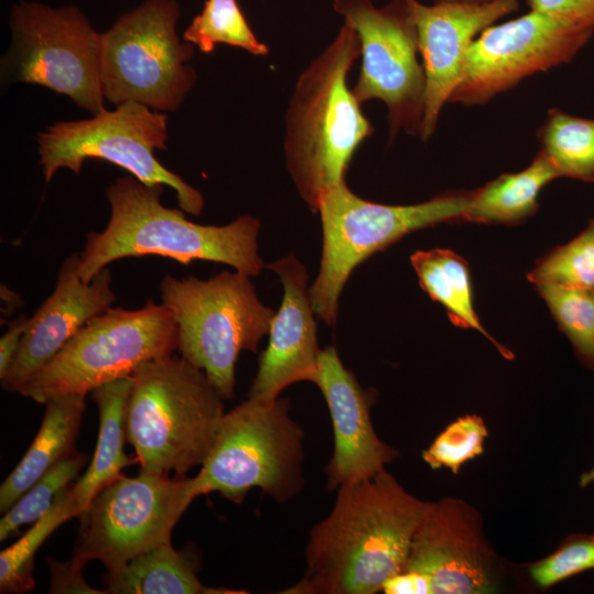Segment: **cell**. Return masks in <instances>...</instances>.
I'll list each match as a JSON object with an SVG mask.
<instances>
[{
    "label": "cell",
    "mask_w": 594,
    "mask_h": 594,
    "mask_svg": "<svg viewBox=\"0 0 594 594\" xmlns=\"http://www.w3.org/2000/svg\"><path fill=\"white\" fill-rule=\"evenodd\" d=\"M429 502L386 470L340 486L329 515L309 532L302 578L284 594H374L405 568Z\"/></svg>",
    "instance_id": "1"
},
{
    "label": "cell",
    "mask_w": 594,
    "mask_h": 594,
    "mask_svg": "<svg viewBox=\"0 0 594 594\" xmlns=\"http://www.w3.org/2000/svg\"><path fill=\"white\" fill-rule=\"evenodd\" d=\"M163 185H146L132 175L118 178L107 190L111 212L101 232H89L79 253L84 282L110 263L131 256L158 255L189 265L194 261L222 263L249 276L258 275L260 220L240 216L226 226L189 221L183 210L161 202Z\"/></svg>",
    "instance_id": "2"
},
{
    "label": "cell",
    "mask_w": 594,
    "mask_h": 594,
    "mask_svg": "<svg viewBox=\"0 0 594 594\" xmlns=\"http://www.w3.org/2000/svg\"><path fill=\"white\" fill-rule=\"evenodd\" d=\"M360 38L344 22L299 76L285 118L287 169L301 199L318 212L327 193L345 182L352 156L373 125L346 84Z\"/></svg>",
    "instance_id": "3"
},
{
    "label": "cell",
    "mask_w": 594,
    "mask_h": 594,
    "mask_svg": "<svg viewBox=\"0 0 594 594\" xmlns=\"http://www.w3.org/2000/svg\"><path fill=\"white\" fill-rule=\"evenodd\" d=\"M224 414L223 398L202 370L182 356L152 360L132 375L127 442L141 471L186 476L202 464Z\"/></svg>",
    "instance_id": "4"
},
{
    "label": "cell",
    "mask_w": 594,
    "mask_h": 594,
    "mask_svg": "<svg viewBox=\"0 0 594 594\" xmlns=\"http://www.w3.org/2000/svg\"><path fill=\"white\" fill-rule=\"evenodd\" d=\"M160 292L177 327L180 356L202 370L223 399H232L239 354L257 352L274 310L261 302L251 276L239 271L206 280L166 275Z\"/></svg>",
    "instance_id": "5"
},
{
    "label": "cell",
    "mask_w": 594,
    "mask_h": 594,
    "mask_svg": "<svg viewBox=\"0 0 594 594\" xmlns=\"http://www.w3.org/2000/svg\"><path fill=\"white\" fill-rule=\"evenodd\" d=\"M304 431L289 414L286 398H248L222 417L212 446L193 477L198 496L219 493L242 504L251 488L277 503L305 485Z\"/></svg>",
    "instance_id": "6"
},
{
    "label": "cell",
    "mask_w": 594,
    "mask_h": 594,
    "mask_svg": "<svg viewBox=\"0 0 594 594\" xmlns=\"http://www.w3.org/2000/svg\"><path fill=\"white\" fill-rule=\"evenodd\" d=\"M471 191H447L415 205H383L355 195L345 182L322 198L318 212L322 252L309 288L316 316L337 321L339 298L353 270L410 232L438 223L462 222Z\"/></svg>",
    "instance_id": "7"
},
{
    "label": "cell",
    "mask_w": 594,
    "mask_h": 594,
    "mask_svg": "<svg viewBox=\"0 0 594 594\" xmlns=\"http://www.w3.org/2000/svg\"><path fill=\"white\" fill-rule=\"evenodd\" d=\"M177 348V327L163 304L147 300L134 310L110 307L89 320L18 394L40 404L63 394L87 395L132 376L146 362L173 355Z\"/></svg>",
    "instance_id": "8"
},
{
    "label": "cell",
    "mask_w": 594,
    "mask_h": 594,
    "mask_svg": "<svg viewBox=\"0 0 594 594\" xmlns=\"http://www.w3.org/2000/svg\"><path fill=\"white\" fill-rule=\"evenodd\" d=\"M179 12L175 0H145L102 33L106 99L117 106L135 101L160 112L179 108L197 79L187 65L194 45L176 33Z\"/></svg>",
    "instance_id": "9"
},
{
    "label": "cell",
    "mask_w": 594,
    "mask_h": 594,
    "mask_svg": "<svg viewBox=\"0 0 594 594\" xmlns=\"http://www.w3.org/2000/svg\"><path fill=\"white\" fill-rule=\"evenodd\" d=\"M167 118L145 105L125 101L91 119L55 122L37 135L45 182H51L59 168L79 174L87 158H100L124 168L143 184L173 188L179 209L200 215L201 193L154 155L155 150L166 148Z\"/></svg>",
    "instance_id": "10"
},
{
    "label": "cell",
    "mask_w": 594,
    "mask_h": 594,
    "mask_svg": "<svg viewBox=\"0 0 594 594\" xmlns=\"http://www.w3.org/2000/svg\"><path fill=\"white\" fill-rule=\"evenodd\" d=\"M11 46L2 75L13 82L45 86L92 114L106 110L101 80L102 33L74 6L13 4Z\"/></svg>",
    "instance_id": "11"
},
{
    "label": "cell",
    "mask_w": 594,
    "mask_h": 594,
    "mask_svg": "<svg viewBox=\"0 0 594 594\" xmlns=\"http://www.w3.org/2000/svg\"><path fill=\"white\" fill-rule=\"evenodd\" d=\"M196 497L193 477L120 474L79 514L73 559L82 565L98 560L111 571L172 542L174 527Z\"/></svg>",
    "instance_id": "12"
},
{
    "label": "cell",
    "mask_w": 594,
    "mask_h": 594,
    "mask_svg": "<svg viewBox=\"0 0 594 594\" xmlns=\"http://www.w3.org/2000/svg\"><path fill=\"white\" fill-rule=\"evenodd\" d=\"M333 9L360 38L362 67L352 87L358 101L378 99L387 106L391 139L400 130L419 135L426 78L409 0H391L384 7L372 0H334Z\"/></svg>",
    "instance_id": "13"
},
{
    "label": "cell",
    "mask_w": 594,
    "mask_h": 594,
    "mask_svg": "<svg viewBox=\"0 0 594 594\" xmlns=\"http://www.w3.org/2000/svg\"><path fill=\"white\" fill-rule=\"evenodd\" d=\"M594 29L530 10L484 29L470 45L461 78L448 102L483 105L525 77L569 63Z\"/></svg>",
    "instance_id": "14"
},
{
    "label": "cell",
    "mask_w": 594,
    "mask_h": 594,
    "mask_svg": "<svg viewBox=\"0 0 594 594\" xmlns=\"http://www.w3.org/2000/svg\"><path fill=\"white\" fill-rule=\"evenodd\" d=\"M403 571L427 575L432 594L490 593V553L474 510L451 498L428 503Z\"/></svg>",
    "instance_id": "15"
},
{
    "label": "cell",
    "mask_w": 594,
    "mask_h": 594,
    "mask_svg": "<svg viewBox=\"0 0 594 594\" xmlns=\"http://www.w3.org/2000/svg\"><path fill=\"white\" fill-rule=\"evenodd\" d=\"M417 28L426 78L425 109L419 136L435 132L441 109L457 87L466 52L474 38L501 18L519 9L517 0L480 4L425 6L409 0Z\"/></svg>",
    "instance_id": "16"
},
{
    "label": "cell",
    "mask_w": 594,
    "mask_h": 594,
    "mask_svg": "<svg viewBox=\"0 0 594 594\" xmlns=\"http://www.w3.org/2000/svg\"><path fill=\"white\" fill-rule=\"evenodd\" d=\"M78 266L79 253L66 257L52 294L29 318L16 358L1 380L4 391L18 394L89 320L114 302L110 270L105 267L90 282H84Z\"/></svg>",
    "instance_id": "17"
},
{
    "label": "cell",
    "mask_w": 594,
    "mask_h": 594,
    "mask_svg": "<svg viewBox=\"0 0 594 594\" xmlns=\"http://www.w3.org/2000/svg\"><path fill=\"white\" fill-rule=\"evenodd\" d=\"M267 267L278 275L284 296L248 393V398L258 400L276 399L285 388L298 382L316 383L321 352L305 265L289 254Z\"/></svg>",
    "instance_id": "18"
},
{
    "label": "cell",
    "mask_w": 594,
    "mask_h": 594,
    "mask_svg": "<svg viewBox=\"0 0 594 594\" xmlns=\"http://www.w3.org/2000/svg\"><path fill=\"white\" fill-rule=\"evenodd\" d=\"M316 385L321 391L331 417L333 454L327 464L329 490L375 476L396 457V451L376 435L370 407L372 395L348 370L334 346L321 350Z\"/></svg>",
    "instance_id": "19"
},
{
    "label": "cell",
    "mask_w": 594,
    "mask_h": 594,
    "mask_svg": "<svg viewBox=\"0 0 594 594\" xmlns=\"http://www.w3.org/2000/svg\"><path fill=\"white\" fill-rule=\"evenodd\" d=\"M86 395L63 394L45 403L40 429L20 462L0 486L4 514L50 469L76 452L75 443L86 409Z\"/></svg>",
    "instance_id": "20"
},
{
    "label": "cell",
    "mask_w": 594,
    "mask_h": 594,
    "mask_svg": "<svg viewBox=\"0 0 594 594\" xmlns=\"http://www.w3.org/2000/svg\"><path fill=\"white\" fill-rule=\"evenodd\" d=\"M131 386L132 376H128L91 392L99 411V432L91 463L84 475L69 485L76 517L105 485L121 474V470L136 463L124 452L125 406Z\"/></svg>",
    "instance_id": "21"
},
{
    "label": "cell",
    "mask_w": 594,
    "mask_h": 594,
    "mask_svg": "<svg viewBox=\"0 0 594 594\" xmlns=\"http://www.w3.org/2000/svg\"><path fill=\"white\" fill-rule=\"evenodd\" d=\"M559 175L539 151L531 164L518 173H505L471 190L462 222L515 226L538 210L540 190Z\"/></svg>",
    "instance_id": "22"
},
{
    "label": "cell",
    "mask_w": 594,
    "mask_h": 594,
    "mask_svg": "<svg viewBox=\"0 0 594 594\" xmlns=\"http://www.w3.org/2000/svg\"><path fill=\"white\" fill-rule=\"evenodd\" d=\"M107 594H201L227 593L209 588L197 576L190 553L172 542L151 549L102 578Z\"/></svg>",
    "instance_id": "23"
},
{
    "label": "cell",
    "mask_w": 594,
    "mask_h": 594,
    "mask_svg": "<svg viewBox=\"0 0 594 594\" xmlns=\"http://www.w3.org/2000/svg\"><path fill=\"white\" fill-rule=\"evenodd\" d=\"M421 288L447 310L451 322L476 329L512 360L513 353L499 344L482 326L473 306V292L466 261L449 249L417 251L410 256Z\"/></svg>",
    "instance_id": "24"
},
{
    "label": "cell",
    "mask_w": 594,
    "mask_h": 594,
    "mask_svg": "<svg viewBox=\"0 0 594 594\" xmlns=\"http://www.w3.org/2000/svg\"><path fill=\"white\" fill-rule=\"evenodd\" d=\"M541 152L564 176L594 183V120L550 109L538 130Z\"/></svg>",
    "instance_id": "25"
},
{
    "label": "cell",
    "mask_w": 594,
    "mask_h": 594,
    "mask_svg": "<svg viewBox=\"0 0 594 594\" xmlns=\"http://www.w3.org/2000/svg\"><path fill=\"white\" fill-rule=\"evenodd\" d=\"M76 517L69 485L55 498L48 512L14 543L0 552V593L21 594L35 587L34 558L43 542L65 521Z\"/></svg>",
    "instance_id": "26"
},
{
    "label": "cell",
    "mask_w": 594,
    "mask_h": 594,
    "mask_svg": "<svg viewBox=\"0 0 594 594\" xmlns=\"http://www.w3.org/2000/svg\"><path fill=\"white\" fill-rule=\"evenodd\" d=\"M183 37L202 53L212 52L217 44L240 47L256 56L268 53V47L253 33L237 0H206L202 11L193 19Z\"/></svg>",
    "instance_id": "27"
},
{
    "label": "cell",
    "mask_w": 594,
    "mask_h": 594,
    "mask_svg": "<svg viewBox=\"0 0 594 594\" xmlns=\"http://www.w3.org/2000/svg\"><path fill=\"white\" fill-rule=\"evenodd\" d=\"M534 286L580 360L594 371V294L551 283Z\"/></svg>",
    "instance_id": "28"
},
{
    "label": "cell",
    "mask_w": 594,
    "mask_h": 594,
    "mask_svg": "<svg viewBox=\"0 0 594 594\" xmlns=\"http://www.w3.org/2000/svg\"><path fill=\"white\" fill-rule=\"evenodd\" d=\"M527 278L534 285L551 283L594 294V218L573 240L542 256Z\"/></svg>",
    "instance_id": "29"
},
{
    "label": "cell",
    "mask_w": 594,
    "mask_h": 594,
    "mask_svg": "<svg viewBox=\"0 0 594 594\" xmlns=\"http://www.w3.org/2000/svg\"><path fill=\"white\" fill-rule=\"evenodd\" d=\"M88 455L75 452L28 488L0 520V541L14 536L25 524H34L52 507L57 495L78 476Z\"/></svg>",
    "instance_id": "30"
},
{
    "label": "cell",
    "mask_w": 594,
    "mask_h": 594,
    "mask_svg": "<svg viewBox=\"0 0 594 594\" xmlns=\"http://www.w3.org/2000/svg\"><path fill=\"white\" fill-rule=\"evenodd\" d=\"M486 436L487 429L481 417L463 416L435 439L422 458L431 469L447 468L458 473L462 464L483 453Z\"/></svg>",
    "instance_id": "31"
},
{
    "label": "cell",
    "mask_w": 594,
    "mask_h": 594,
    "mask_svg": "<svg viewBox=\"0 0 594 594\" xmlns=\"http://www.w3.org/2000/svg\"><path fill=\"white\" fill-rule=\"evenodd\" d=\"M594 569V536L571 540L544 560L534 564L530 574L542 588Z\"/></svg>",
    "instance_id": "32"
},
{
    "label": "cell",
    "mask_w": 594,
    "mask_h": 594,
    "mask_svg": "<svg viewBox=\"0 0 594 594\" xmlns=\"http://www.w3.org/2000/svg\"><path fill=\"white\" fill-rule=\"evenodd\" d=\"M530 10L565 23L594 29V0H526Z\"/></svg>",
    "instance_id": "33"
},
{
    "label": "cell",
    "mask_w": 594,
    "mask_h": 594,
    "mask_svg": "<svg viewBox=\"0 0 594 594\" xmlns=\"http://www.w3.org/2000/svg\"><path fill=\"white\" fill-rule=\"evenodd\" d=\"M50 570V590L52 594H107L105 590H97L87 584L82 570L85 565L73 558L59 562L47 559Z\"/></svg>",
    "instance_id": "34"
},
{
    "label": "cell",
    "mask_w": 594,
    "mask_h": 594,
    "mask_svg": "<svg viewBox=\"0 0 594 594\" xmlns=\"http://www.w3.org/2000/svg\"><path fill=\"white\" fill-rule=\"evenodd\" d=\"M28 322V317L19 316L0 339V380L8 375L16 358Z\"/></svg>",
    "instance_id": "35"
},
{
    "label": "cell",
    "mask_w": 594,
    "mask_h": 594,
    "mask_svg": "<svg viewBox=\"0 0 594 594\" xmlns=\"http://www.w3.org/2000/svg\"><path fill=\"white\" fill-rule=\"evenodd\" d=\"M385 594H432V585L429 578L416 571H402L388 580L382 586Z\"/></svg>",
    "instance_id": "36"
},
{
    "label": "cell",
    "mask_w": 594,
    "mask_h": 594,
    "mask_svg": "<svg viewBox=\"0 0 594 594\" xmlns=\"http://www.w3.org/2000/svg\"><path fill=\"white\" fill-rule=\"evenodd\" d=\"M1 299L6 304V312L12 311L15 308H19L22 304L21 297L13 290H11L8 286L1 285Z\"/></svg>",
    "instance_id": "37"
},
{
    "label": "cell",
    "mask_w": 594,
    "mask_h": 594,
    "mask_svg": "<svg viewBox=\"0 0 594 594\" xmlns=\"http://www.w3.org/2000/svg\"><path fill=\"white\" fill-rule=\"evenodd\" d=\"M494 0H433V3L441 4H480L487 3Z\"/></svg>",
    "instance_id": "38"
},
{
    "label": "cell",
    "mask_w": 594,
    "mask_h": 594,
    "mask_svg": "<svg viewBox=\"0 0 594 594\" xmlns=\"http://www.w3.org/2000/svg\"><path fill=\"white\" fill-rule=\"evenodd\" d=\"M593 482H594V466L590 471L581 475L579 483L582 487H585L592 484Z\"/></svg>",
    "instance_id": "39"
}]
</instances>
